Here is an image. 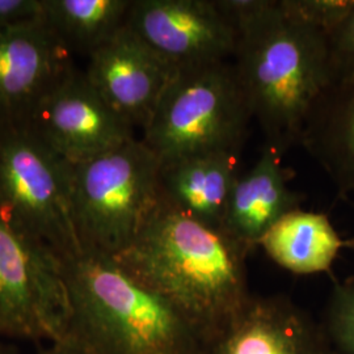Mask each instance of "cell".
<instances>
[{
	"instance_id": "cell-17",
	"label": "cell",
	"mask_w": 354,
	"mask_h": 354,
	"mask_svg": "<svg viewBox=\"0 0 354 354\" xmlns=\"http://www.w3.org/2000/svg\"><path fill=\"white\" fill-rule=\"evenodd\" d=\"M44 21L68 51L89 57L127 26L131 0H42Z\"/></svg>"
},
{
	"instance_id": "cell-12",
	"label": "cell",
	"mask_w": 354,
	"mask_h": 354,
	"mask_svg": "<svg viewBox=\"0 0 354 354\" xmlns=\"http://www.w3.org/2000/svg\"><path fill=\"white\" fill-rule=\"evenodd\" d=\"M203 354H333L327 333L283 295H253Z\"/></svg>"
},
{
	"instance_id": "cell-9",
	"label": "cell",
	"mask_w": 354,
	"mask_h": 354,
	"mask_svg": "<svg viewBox=\"0 0 354 354\" xmlns=\"http://www.w3.org/2000/svg\"><path fill=\"white\" fill-rule=\"evenodd\" d=\"M127 28L176 70L232 61L238 42L215 0H131Z\"/></svg>"
},
{
	"instance_id": "cell-16",
	"label": "cell",
	"mask_w": 354,
	"mask_h": 354,
	"mask_svg": "<svg viewBox=\"0 0 354 354\" xmlns=\"http://www.w3.org/2000/svg\"><path fill=\"white\" fill-rule=\"evenodd\" d=\"M346 243L327 215L299 207L279 218L264 235L260 247L291 273L314 274L329 270Z\"/></svg>"
},
{
	"instance_id": "cell-21",
	"label": "cell",
	"mask_w": 354,
	"mask_h": 354,
	"mask_svg": "<svg viewBox=\"0 0 354 354\" xmlns=\"http://www.w3.org/2000/svg\"><path fill=\"white\" fill-rule=\"evenodd\" d=\"M44 20L42 0H0V30Z\"/></svg>"
},
{
	"instance_id": "cell-14",
	"label": "cell",
	"mask_w": 354,
	"mask_h": 354,
	"mask_svg": "<svg viewBox=\"0 0 354 354\" xmlns=\"http://www.w3.org/2000/svg\"><path fill=\"white\" fill-rule=\"evenodd\" d=\"M238 155L205 153L160 163L165 201L185 214L221 228L228 196L238 177Z\"/></svg>"
},
{
	"instance_id": "cell-20",
	"label": "cell",
	"mask_w": 354,
	"mask_h": 354,
	"mask_svg": "<svg viewBox=\"0 0 354 354\" xmlns=\"http://www.w3.org/2000/svg\"><path fill=\"white\" fill-rule=\"evenodd\" d=\"M328 42L333 82L354 80V6L342 24L329 35Z\"/></svg>"
},
{
	"instance_id": "cell-23",
	"label": "cell",
	"mask_w": 354,
	"mask_h": 354,
	"mask_svg": "<svg viewBox=\"0 0 354 354\" xmlns=\"http://www.w3.org/2000/svg\"><path fill=\"white\" fill-rule=\"evenodd\" d=\"M0 354H20V352L12 344L4 342L3 339H0Z\"/></svg>"
},
{
	"instance_id": "cell-11",
	"label": "cell",
	"mask_w": 354,
	"mask_h": 354,
	"mask_svg": "<svg viewBox=\"0 0 354 354\" xmlns=\"http://www.w3.org/2000/svg\"><path fill=\"white\" fill-rule=\"evenodd\" d=\"M74 67L73 54L44 20L0 30V124L24 127Z\"/></svg>"
},
{
	"instance_id": "cell-24",
	"label": "cell",
	"mask_w": 354,
	"mask_h": 354,
	"mask_svg": "<svg viewBox=\"0 0 354 354\" xmlns=\"http://www.w3.org/2000/svg\"><path fill=\"white\" fill-rule=\"evenodd\" d=\"M346 245H349L352 250H354V239L353 241H348V243H346Z\"/></svg>"
},
{
	"instance_id": "cell-1",
	"label": "cell",
	"mask_w": 354,
	"mask_h": 354,
	"mask_svg": "<svg viewBox=\"0 0 354 354\" xmlns=\"http://www.w3.org/2000/svg\"><path fill=\"white\" fill-rule=\"evenodd\" d=\"M248 254L223 230L205 225L163 198L136 239L113 259L172 304L205 345L252 297Z\"/></svg>"
},
{
	"instance_id": "cell-15",
	"label": "cell",
	"mask_w": 354,
	"mask_h": 354,
	"mask_svg": "<svg viewBox=\"0 0 354 354\" xmlns=\"http://www.w3.org/2000/svg\"><path fill=\"white\" fill-rule=\"evenodd\" d=\"M299 145L342 194L354 193V80L330 83L313 105Z\"/></svg>"
},
{
	"instance_id": "cell-3",
	"label": "cell",
	"mask_w": 354,
	"mask_h": 354,
	"mask_svg": "<svg viewBox=\"0 0 354 354\" xmlns=\"http://www.w3.org/2000/svg\"><path fill=\"white\" fill-rule=\"evenodd\" d=\"M232 64L266 147L283 155L299 145L313 105L333 82L328 35L273 0L238 29Z\"/></svg>"
},
{
	"instance_id": "cell-13",
	"label": "cell",
	"mask_w": 354,
	"mask_h": 354,
	"mask_svg": "<svg viewBox=\"0 0 354 354\" xmlns=\"http://www.w3.org/2000/svg\"><path fill=\"white\" fill-rule=\"evenodd\" d=\"M282 155L266 147L252 168L238 175L228 196L222 230L247 252L260 247L279 218L301 207L304 194L289 188L295 172L282 165Z\"/></svg>"
},
{
	"instance_id": "cell-10",
	"label": "cell",
	"mask_w": 354,
	"mask_h": 354,
	"mask_svg": "<svg viewBox=\"0 0 354 354\" xmlns=\"http://www.w3.org/2000/svg\"><path fill=\"white\" fill-rule=\"evenodd\" d=\"M176 71L125 26L89 55L84 74L115 113L143 130Z\"/></svg>"
},
{
	"instance_id": "cell-18",
	"label": "cell",
	"mask_w": 354,
	"mask_h": 354,
	"mask_svg": "<svg viewBox=\"0 0 354 354\" xmlns=\"http://www.w3.org/2000/svg\"><path fill=\"white\" fill-rule=\"evenodd\" d=\"M327 333L342 354H354V281L337 283L329 298Z\"/></svg>"
},
{
	"instance_id": "cell-22",
	"label": "cell",
	"mask_w": 354,
	"mask_h": 354,
	"mask_svg": "<svg viewBox=\"0 0 354 354\" xmlns=\"http://www.w3.org/2000/svg\"><path fill=\"white\" fill-rule=\"evenodd\" d=\"M37 354H77L64 342H51L50 346L38 349Z\"/></svg>"
},
{
	"instance_id": "cell-8",
	"label": "cell",
	"mask_w": 354,
	"mask_h": 354,
	"mask_svg": "<svg viewBox=\"0 0 354 354\" xmlns=\"http://www.w3.org/2000/svg\"><path fill=\"white\" fill-rule=\"evenodd\" d=\"M24 127L71 165L134 140V129L74 67L38 102Z\"/></svg>"
},
{
	"instance_id": "cell-4",
	"label": "cell",
	"mask_w": 354,
	"mask_h": 354,
	"mask_svg": "<svg viewBox=\"0 0 354 354\" xmlns=\"http://www.w3.org/2000/svg\"><path fill=\"white\" fill-rule=\"evenodd\" d=\"M232 61L177 70L142 142L159 162L205 153L238 155L252 120Z\"/></svg>"
},
{
	"instance_id": "cell-2",
	"label": "cell",
	"mask_w": 354,
	"mask_h": 354,
	"mask_svg": "<svg viewBox=\"0 0 354 354\" xmlns=\"http://www.w3.org/2000/svg\"><path fill=\"white\" fill-rule=\"evenodd\" d=\"M62 263L68 317L61 342L77 354H203L176 308L113 257L82 251Z\"/></svg>"
},
{
	"instance_id": "cell-19",
	"label": "cell",
	"mask_w": 354,
	"mask_h": 354,
	"mask_svg": "<svg viewBox=\"0 0 354 354\" xmlns=\"http://www.w3.org/2000/svg\"><path fill=\"white\" fill-rule=\"evenodd\" d=\"M283 8L330 35L352 11L354 0H281Z\"/></svg>"
},
{
	"instance_id": "cell-5",
	"label": "cell",
	"mask_w": 354,
	"mask_h": 354,
	"mask_svg": "<svg viewBox=\"0 0 354 354\" xmlns=\"http://www.w3.org/2000/svg\"><path fill=\"white\" fill-rule=\"evenodd\" d=\"M73 218L82 251L115 257L163 203L160 162L140 140L73 165Z\"/></svg>"
},
{
	"instance_id": "cell-7",
	"label": "cell",
	"mask_w": 354,
	"mask_h": 354,
	"mask_svg": "<svg viewBox=\"0 0 354 354\" xmlns=\"http://www.w3.org/2000/svg\"><path fill=\"white\" fill-rule=\"evenodd\" d=\"M67 317L61 260L0 218V339L61 342Z\"/></svg>"
},
{
	"instance_id": "cell-6",
	"label": "cell",
	"mask_w": 354,
	"mask_h": 354,
	"mask_svg": "<svg viewBox=\"0 0 354 354\" xmlns=\"http://www.w3.org/2000/svg\"><path fill=\"white\" fill-rule=\"evenodd\" d=\"M71 184L73 165L26 127L0 124V218L61 261L82 252Z\"/></svg>"
}]
</instances>
